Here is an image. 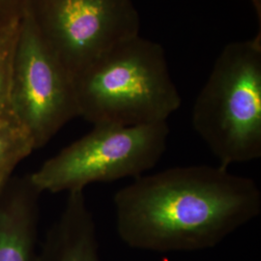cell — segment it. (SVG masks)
I'll list each match as a JSON object with an SVG mask.
<instances>
[{"label": "cell", "instance_id": "cell-1", "mask_svg": "<svg viewBox=\"0 0 261 261\" xmlns=\"http://www.w3.org/2000/svg\"><path fill=\"white\" fill-rule=\"evenodd\" d=\"M117 235L145 252L213 249L256 219L261 191L219 165L175 167L135 178L113 197Z\"/></svg>", "mask_w": 261, "mask_h": 261}, {"label": "cell", "instance_id": "cell-2", "mask_svg": "<svg viewBox=\"0 0 261 261\" xmlns=\"http://www.w3.org/2000/svg\"><path fill=\"white\" fill-rule=\"evenodd\" d=\"M79 117L92 125L168 121L182 103L164 47L137 35L74 75Z\"/></svg>", "mask_w": 261, "mask_h": 261}, {"label": "cell", "instance_id": "cell-3", "mask_svg": "<svg viewBox=\"0 0 261 261\" xmlns=\"http://www.w3.org/2000/svg\"><path fill=\"white\" fill-rule=\"evenodd\" d=\"M192 124L224 168L260 158V30L223 48L196 97Z\"/></svg>", "mask_w": 261, "mask_h": 261}, {"label": "cell", "instance_id": "cell-4", "mask_svg": "<svg viewBox=\"0 0 261 261\" xmlns=\"http://www.w3.org/2000/svg\"><path fill=\"white\" fill-rule=\"evenodd\" d=\"M168 122L98 124L29 175L39 193L84 191L93 183L137 178L155 168L168 145Z\"/></svg>", "mask_w": 261, "mask_h": 261}, {"label": "cell", "instance_id": "cell-5", "mask_svg": "<svg viewBox=\"0 0 261 261\" xmlns=\"http://www.w3.org/2000/svg\"><path fill=\"white\" fill-rule=\"evenodd\" d=\"M10 103L13 119L35 150L79 117L74 79L47 47L23 9L12 61Z\"/></svg>", "mask_w": 261, "mask_h": 261}, {"label": "cell", "instance_id": "cell-6", "mask_svg": "<svg viewBox=\"0 0 261 261\" xmlns=\"http://www.w3.org/2000/svg\"><path fill=\"white\" fill-rule=\"evenodd\" d=\"M24 10L73 77L112 47L140 35L133 0H25Z\"/></svg>", "mask_w": 261, "mask_h": 261}, {"label": "cell", "instance_id": "cell-7", "mask_svg": "<svg viewBox=\"0 0 261 261\" xmlns=\"http://www.w3.org/2000/svg\"><path fill=\"white\" fill-rule=\"evenodd\" d=\"M29 175L0 192V261H36L39 196Z\"/></svg>", "mask_w": 261, "mask_h": 261}, {"label": "cell", "instance_id": "cell-8", "mask_svg": "<svg viewBox=\"0 0 261 261\" xmlns=\"http://www.w3.org/2000/svg\"><path fill=\"white\" fill-rule=\"evenodd\" d=\"M68 195L64 209L48 230L36 261H101L97 227L84 192Z\"/></svg>", "mask_w": 261, "mask_h": 261}, {"label": "cell", "instance_id": "cell-9", "mask_svg": "<svg viewBox=\"0 0 261 261\" xmlns=\"http://www.w3.org/2000/svg\"><path fill=\"white\" fill-rule=\"evenodd\" d=\"M35 150L33 141L13 119L0 118V192L14 170Z\"/></svg>", "mask_w": 261, "mask_h": 261}, {"label": "cell", "instance_id": "cell-10", "mask_svg": "<svg viewBox=\"0 0 261 261\" xmlns=\"http://www.w3.org/2000/svg\"><path fill=\"white\" fill-rule=\"evenodd\" d=\"M18 25L19 22L0 36V118L13 119L10 103V86Z\"/></svg>", "mask_w": 261, "mask_h": 261}, {"label": "cell", "instance_id": "cell-11", "mask_svg": "<svg viewBox=\"0 0 261 261\" xmlns=\"http://www.w3.org/2000/svg\"><path fill=\"white\" fill-rule=\"evenodd\" d=\"M24 4L25 0H0V36L19 22Z\"/></svg>", "mask_w": 261, "mask_h": 261}, {"label": "cell", "instance_id": "cell-12", "mask_svg": "<svg viewBox=\"0 0 261 261\" xmlns=\"http://www.w3.org/2000/svg\"><path fill=\"white\" fill-rule=\"evenodd\" d=\"M252 2V7L255 12V15L258 19V24L260 28L261 24V0H250Z\"/></svg>", "mask_w": 261, "mask_h": 261}]
</instances>
